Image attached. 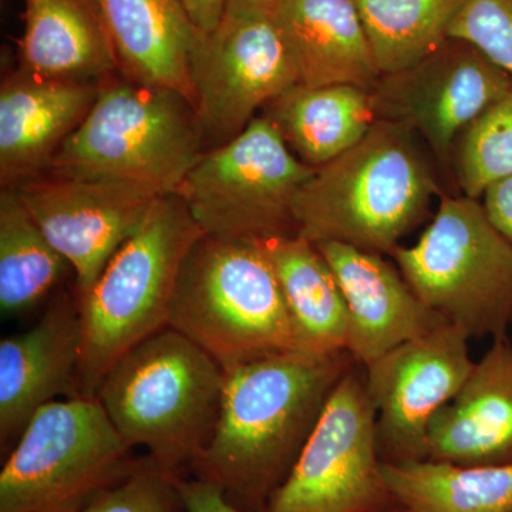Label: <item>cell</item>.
<instances>
[{"instance_id":"4","label":"cell","mask_w":512,"mask_h":512,"mask_svg":"<svg viewBox=\"0 0 512 512\" xmlns=\"http://www.w3.org/2000/svg\"><path fill=\"white\" fill-rule=\"evenodd\" d=\"M167 326L224 370L302 350L274 266L259 242L202 235L181 266Z\"/></svg>"},{"instance_id":"13","label":"cell","mask_w":512,"mask_h":512,"mask_svg":"<svg viewBox=\"0 0 512 512\" xmlns=\"http://www.w3.org/2000/svg\"><path fill=\"white\" fill-rule=\"evenodd\" d=\"M468 340L446 323L363 366L383 463L429 458L431 420L463 389L476 365Z\"/></svg>"},{"instance_id":"10","label":"cell","mask_w":512,"mask_h":512,"mask_svg":"<svg viewBox=\"0 0 512 512\" xmlns=\"http://www.w3.org/2000/svg\"><path fill=\"white\" fill-rule=\"evenodd\" d=\"M365 367L353 365L330 394L295 466L264 512H389Z\"/></svg>"},{"instance_id":"32","label":"cell","mask_w":512,"mask_h":512,"mask_svg":"<svg viewBox=\"0 0 512 512\" xmlns=\"http://www.w3.org/2000/svg\"><path fill=\"white\" fill-rule=\"evenodd\" d=\"M195 29L201 35H211L220 28L227 13V0H178Z\"/></svg>"},{"instance_id":"9","label":"cell","mask_w":512,"mask_h":512,"mask_svg":"<svg viewBox=\"0 0 512 512\" xmlns=\"http://www.w3.org/2000/svg\"><path fill=\"white\" fill-rule=\"evenodd\" d=\"M313 171L258 116L228 143L205 151L175 195L207 235L268 241L298 234L293 200Z\"/></svg>"},{"instance_id":"12","label":"cell","mask_w":512,"mask_h":512,"mask_svg":"<svg viewBox=\"0 0 512 512\" xmlns=\"http://www.w3.org/2000/svg\"><path fill=\"white\" fill-rule=\"evenodd\" d=\"M511 86L510 74L476 46L448 37L419 63L382 74L370 93L376 120L419 134L448 165L460 134Z\"/></svg>"},{"instance_id":"21","label":"cell","mask_w":512,"mask_h":512,"mask_svg":"<svg viewBox=\"0 0 512 512\" xmlns=\"http://www.w3.org/2000/svg\"><path fill=\"white\" fill-rule=\"evenodd\" d=\"M19 57L23 72L69 82L119 69L96 0H25Z\"/></svg>"},{"instance_id":"25","label":"cell","mask_w":512,"mask_h":512,"mask_svg":"<svg viewBox=\"0 0 512 512\" xmlns=\"http://www.w3.org/2000/svg\"><path fill=\"white\" fill-rule=\"evenodd\" d=\"M72 268L47 239L16 188L0 194V312L12 318L53 291Z\"/></svg>"},{"instance_id":"20","label":"cell","mask_w":512,"mask_h":512,"mask_svg":"<svg viewBox=\"0 0 512 512\" xmlns=\"http://www.w3.org/2000/svg\"><path fill=\"white\" fill-rule=\"evenodd\" d=\"M128 80L178 94L194 110L191 59L201 33L178 0H96ZM195 113V111H194Z\"/></svg>"},{"instance_id":"19","label":"cell","mask_w":512,"mask_h":512,"mask_svg":"<svg viewBox=\"0 0 512 512\" xmlns=\"http://www.w3.org/2000/svg\"><path fill=\"white\" fill-rule=\"evenodd\" d=\"M271 18L302 86H376L380 73L353 0H279Z\"/></svg>"},{"instance_id":"15","label":"cell","mask_w":512,"mask_h":512,"mask_svg":"<svg viewBox=\"0 0 512 512\" xmlns=\"http://www.w3.org/2000/svg\"><path fill=\"white\" fill-rule=\"evenodd\" d=\"M82 319L76 296H56L35 326L0 342V444L19 439L33 414L82 396Z\"/></svg>"},{"instance_id":"28","label":"cell","mask_w":512,"mask_h":512,"mask_svg":"<svg viewBox=\"0 0 512 512\" xmlns=\"http://www.w3.org/2000/svg\"><path fill=\"white\" fill-rule=\"evenodd\" d=\"M512 77V0H466L448 30Z\"/></svg>"},{"instance_id":"2","label":"cell","mask_w":512,"mask_h":512,"mask_svg":"<svg viewBox=\"0 0 512 512\" xmlns=\"http://www.w3.org/2000/svg\"><path fill=\"white\" fill-rule=\"evenodd\" d=\"M409 128L376 120L355 147L315 168L293 200L298 235L392 255L440 194Z\"/></svg>"},{"instance_id":"29","label":"cell","mask_w":512,"mask_h":512,"mask_svg":"<svg viewBox=\"0 0 512 512\" xmlns=\"http://www.w3.org/2000/svg\"><path fill=\"white\" fill-rule=\"evenodd\" d=\"M177 476L146 457L143 466L76 512H181Z\"/></svg>"},{"instance_id":"8","label":"cell","mask_w":512,"mask_h":512,"mask_svg":"<svg viewBox=\"0 0 512 512\" xmlns=\"http://www.w3.org/2000/svg\"><path fill=\"white\" fill-rule=\"evenodd\" d=\"M390 256L421 301L468 338H508L512 244L487 217L483 202L441 195L419 242Z\"/></svg>"},{"instance_id":"16","label":"cell","mask_w":512,"mask_h":512,"mask_svg":"<svg viewBox=\"0 0 512 512\" xmlns=\"http://www.w3.org/2000/svg\"><path fill=\"white\" fill-rule=\"evenodd\" d=\"M348 305L346 350L360 366L446 325L383 255L340 242H318Z\"/></svg>"},{"instance_id":"23","label":"cell","mask_w":512,"mask_h":512,"mask_svg":"<svg viewBox=\"0 0 512 512\" xmlns=\"http://www.w3.org/2000/svg\"><path fill=\"white\" fill-rule=\"evenodd\" d=\"M276 278L305 352L346 350L348 305L316 244L301 235L259 242Z\"/></svg>"},{"instance_id":"11","label":"cell","mask_w":512,"mask_h":512,"mask_svg":"<svg viewBox=\"0 0 512 512\" xmlns=\"http://www.w3.org/2000/svg\"><path fill=\"white\" fill-rule=\"evenodd\" d=\"M191 83L202 134L220 147L299 79L271 16H235L201 36L191 59Z\"/></svg>"},{"instance_id":"7","label":"cell","mask_w":512,"mask_h":512,"mask_svg":"<svg viewBox=\"0 0 512 512\" xmlns=\"http://www.w3.org/2000/svg\"><path fill=\"white\" fill-rule=\"evenodd\" d=\"M97 397L40 407L0 471V512H76L143 466Z\"/></svg>"},{"instance_id":"5","label":"cell","mask_w":512,"mask_h":512,"mask_svg":"<svg viewBox=\"0 0 512 512\" xmlns=\"http://www.w3.org/2000/svg\"><path fill=\"white\" fill-rule=\"evenodd\" d=\"M204 141L194 110L178 94L128 79L104 83L47 171L175 195L204 156Z\"/></svg>"},{"instance_id":"24","label":"cell","mask_w":512,"mask_h":512,"mask_svg":"<svg viewBox=\"0 0 512 512\" xmlns=\"http://www.w3.org/2000/svg\"><path fill=\"white\" fill-rule=\"evenodd\" d=\"M382 474L392 498L389 512H512V464L382 461Z\"/></svg>"},{"instance_id":"3","label":"cell","mask_w":512,"mask_h":512,"mask_svg":"<svg viewBox=\"0 0 512 512\" xmlns=\"http://www.w3.org/2000/svg\"><path fill=\"white\" fill-rule=\"evenodd\" d=\"M224 386L220 363L165 326L114 363L96 397L128 446L180 477L210 446Z\"/></svg>"},{"instance_id":"27","label":"cell","mask_w":512,"mask_h":512,"mask_svg":"<svg viewBox=\"0 0 512 512\" xmlns=\"http://www.w3.org/2000/svg\"><path fill=\"white\" fill-rule=\"evenodd\" d=\"M458 185L466 197L480 200L491 185L512 175V86L458 137Z\"/></svg>"},{"instance_id":"26","label":"cell","mask_w":512,"mask_h":512,"mask_svg":"<svg viewBox=\"0 0 512 512\" xmlns=\"http://www.w3.org/2000/svg\"><path fill=\"white\" fill-rule=\"evenodd\" d=\"M380 76L400 72L448 39L466 0H353Z\"/></svg>"},{"instance_id":"31","label":"cell","mask_w":512,"mask_h":512,"mask_svg":"<svg viewBox=\"0 0 512 512\" xmlns=\"http://www.w3.org/2000/svg\"><path fill=\"white\" fill-rule=\"evenodd\" d=\"M483 207L494 227L512 244V175L484 192Z\"/></svg>"},{"instance_id":"30","label":"cell","mask_w":512,"mask_h":512,"mask_svg":"<svg viewBox=\"0 0 512 512\" xmlns=\"http://www.w3.org/2000/svg\"><path fill=\"white\" fill-rule=\"evenodd\" d=\"M177 490L184 512H248L232 503L221 485L204 478L177 477Z\"/></svg>"},{"instance_id":"22","label":"cell","mask_w":512,"mask_h":512,"mask_svg":"<svg viewBox=\"0 0 512 512\" xmlns=\"http://www.w3.org/2000/svg\"><path fill=\"white\" fill-rule=\"evenodd\" d=\"M266 117L302 163L320 168L355 147L376 121L372 93L352 84H298L269 103Z\"/></svg>"},{"instance_id":"17","label":"cell","mask_w":512,"mask_h":512,"mask_svg":"<svg viewBox=\"0 0 512 512\" xmlns=\"http://www.w3.org/2000/svg\"><path fill=\"white\" fill-rule=\"evenodd\" d=\"M90 82L10 74L0 89V180L18 188L47 170L96 101Z\"/></svg>"},{"instance_id":"33","label":"cell","mask_w":512,"mask_h":512,"mask_svg":"<svg viewBox=\"0 0 512 512\" xmlns=\"http://www.w3.org/2000/svg\"><path fill=\"white\" fill-rule=\"evenodd\" d=\"M279 0H227L225 18L271 16Z\"/></svg>"},{"instance_id":"18","label":"cell","mask_w":512,"mask_h":512,"mask_svg":"<svg viewBox=\"0 0 512 512\" xmlns=\"http://www.w3.org/2000/svg\"><path fill=\"white\" fill-rule=\"evenodd\" d=\"M430 460L512 464V343L493 340L463 389L431 420Z\"/></svg>"},{"instance_id":"1","label":"cell","mask_w":512,"mask_h":512,"mask_svg":"<svg viewBox=\"0 0 512 512\" xmlns=\"http://www.w3.org/2000/svg\"><path fill=\"white\" fill-rule=\"evenodd\" d=\"M355 363L348 350H292L225 370L214 436L192 467L197 477L221 485L242 510L264 512Z\"/></svg>"},{"instance_id":"6","label":"cell","mask_w":512,"mask_h":512,"mask_svg":"<svg viewBox=\"0 0 512 512\" xmlns=\"http://www.w3.org/2000/svg\"><path fill=\"white\" fill-rule=\"evenodd\" d=\"M204 234L177 195L157 198L136 234L77 301L83 333L82 396L96 397L114 363L168 325L181 266Z\"/></svg>"},{"instance_id":"14","label":"cell","mask_w":512,"mask_h":512,"mask_svg":"<svg viewBox=\"0 0 512 512\" xmlns=\"http://www.w3.org/2000/svg\"><path fill=\"white\" fill-rule=\"evenodd\" d=\"M16 190L47 239L72 266L77 301L163 197L138 185L53 174L32 178Z\"/></svg>"}]
</instances>
